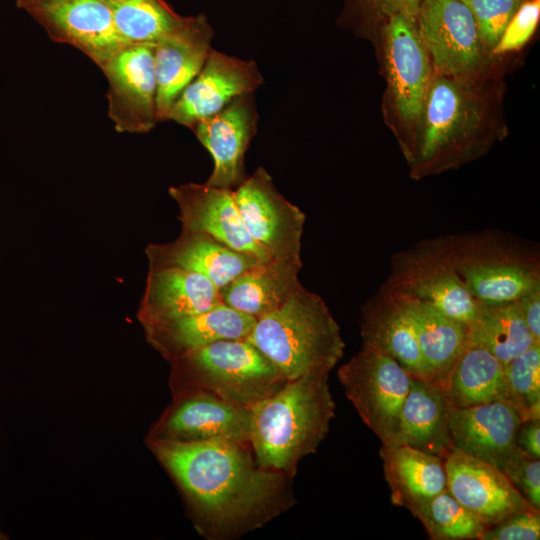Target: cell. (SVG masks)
I'll return each instance as SVG.
<instances>
[{
    "label": "cell",
    "mask_w": 540,
    "mask_h": 540,
    "mask_svg": "<svg viewBox=\"0 0 540 540\" xmlns=\"http://www.w3.org/2000/svg\"><path fill=\"white\" fill-rule=\"evenodd\" d=\"M416 25L443 75L464 76L480 66L486 47L464 0H421Z\"/></svg>",
    "instance_id": "8fae6325"
},
{
    "label": "cell",
    "mask_w": 540,
    "mask_h": 540,
    "mask_svg": "<svg viewBox=\"0 0 540 540\" xmlns=\"http://www.w3.org/2000/svg\"><path fill=\"white\" fill-rule=\"evenodd\" d=\"M446 393L452 406L459 408L504 401V366L488 350L468 341Z\"/></svg>",
    "instance_id": "f546056e"
},
{
    "label": "cell",
    "mask_w": 540,
    "mask_h": 540,
    "mask_svg": "<svg viewBox=\"0 0 540 540\" xmlns=\"http://www.w3.org/2000/svg\"><path fill=\"white\" fill-rule=\"evenodd\" d=\"M503 472L528 503L540 511V460L519 449Z\"/></svg>",
    "instance_id": "8d00e7d4"
},
{
    "label": "cell",
    "mask_w": 540,
    "mask_h": 540,
    "mask_svg": "<svg viewBox=\"0 0 540 540\" xmlns=\"http://www.w3.org/2000/svg\"><path fill=\"white\" fill-rule=\"evenodd\" d=\"M525 324L535 343H540V288L517 300Z\"/></svg>",
    "instance_id": "f35d334b"
},
{
    "label": "cell",
    "mask_w": 540,
    "mask_h": 540,
    "mask_svg": "<svg viewBox=\"0 0 540 540\" xmlns=\"http://www.w3.org/2000/svg\"><path fill=\"white\" fill-rule=\"evenodd\" d=\"M475 19L481 40L492 49L525 0H464Z\"/></svg>",
    "instance_id": "836d02e7"
},
{
    "label": "cell",
    "mask_w": 540,
    "mask_h": 540,
    "mask_svg": "<svg viewBox=\"0 0 540 540\" xmlns=\"http://www.w3.org/2000/svg\"><path fill=\"white\" fill-rule=\"evenodd\" d=\"M445 469L449 492L486 527L509 515L535 510L504 472L459 449L446 457Z\"/></svg>",
    "instance_id": "9a60e30c"
},
{
    "label": "cell",
    "mask_w": 540,
    "mask_h": 540,
    "mask_svg": "<svg viewBox=\"0 0 540 540\" xmlns=\"http://www.w3.org/2000/svg\"><path fill=\"white\" fill-rule=\"evenodd\" d=\"M233 193L250 236L270 258L302 268L306 216L276 189L265 168L258 167L233 189Z\"/></svg>",
    "instance_id": "9c48e42d"
},
{
    "label": "cell",
    "mask_w": 540,
    "mask_h": 540,
    "mask_svg": "<svg viewBox=\"0 0 540 540\" xmlns=\"http://www.w3.org/2000/svg\"><path fill=\"white\" fill-rule=\"evenodd\" d=\"M468 331L469 342L488 350L504 367L535 343L517 301L481 303Z\"/></svg>",
    "instance_id": "4dcf8cb0"
},
{
    "label": "cell",
    "mask_w": 540,
    "mask_h": 540,
    "mask_svg": "<svg viewBox=\"0 0 540 540\" xmlns=\"http://www.w3.org/2000/svg\"><path fill=\"white\" fill-rule=\"evenodd\" d=\"M222 303L206 277L179 267H148L138 317L144 327L168 323Z\"/></svg>",
    "instance_id": "ffe728a7"
},
{
    "label": "cell",
    "mask_w": 540,
    "mask_h": 540,
    "mask_svg": "<svg viewBox=\"0 0 540 540\" xmlns=\"http://www.w3.org/2000/svg\"><path fill=\"white\" fill-rule=\"evenodd\" d=\"M153 448L212 538L260 527L290 505L288 476L259 466L250 445L159 439Z\"/></svg>",
    "instance_id": "6da1fadb"
},
{
    "label": "cell",
    "mask_w": 540,
    "mask_h": 540,
    "mask_svg": "<svg viewBox=\"0 0 540 540\" xmlns=\"http://www.w3.org/2000/svg\"><path fill=\"white\" fill-rule=\"evenodd\" d=\"M384 285L434 307L468 328L481 307L456 271L444 236L421 240L395 253Z\"/></svg>",
    "instance_id": "52a82bcc"
},
{
    "label": "cell",
    "mask_w": 540,
    "mask_h": 540,
    "mask_svg": "<svg viewBox=\"0 0 540 540\" xmlns=\"http://www.w3.org/2000/svg\"><path fill=\"white\" fill-rule=\"evenodd\" d=\"M420 2L421 0H345L344 15L365 25L382 26L396 15L416 20Z\"/></svg>",
    "instance_id": "e575fe53"
},
{
    "label": "cell",
    "mask_w": 540,
    "mask_h": 540,
    "mask_svg": "<svg viewBox=\"0 0 540 540\" xmlns=\"http://www.w3.org/2000/svg\"><path fill=\"white\" fill-rule=\"evenodd\" d=\"M540 16V0H525L507 24L494 54H504L523 47L536 30Z\"/></svg>",
    "instance_id": "d590c367"
},
{
    "label": "cell",
    "mask_w": 540,
    "mask_h": 540,
    "mask_svg": "<svg viewBox=\"0 0 540 540\" xmlns=\"http://www.w3.org/2000/svg\"><path fill=\"white\" fill-rule=\"evenodd\" d=\"M362 346L395 359L411 376L427 380L413 327L393 293L385 286L370 296L360 310Z\"/></svg>",
    "instance_id": "603a6c76"
},
{
    "label": "cell",
    "mask_w": 540,
    "mask_h": 540,
    "mask_svg": "<svg viewBox=\"0 0 540 540\" xmlns=\"http://www.w3.org/2000/svg\"><path fill=\"white\" fill-rule=\"evenodd\" d=\"M516 444L528 456L540 459V418L521 421Z\"/></svg>",
    "instance_id": "ab89813d"
},
{
    "label": "cell",
    "mask_w": 540,
    "mask_h": 540,
    "mask_svg": "<svg viewBox=\"0 0 540 540\" xmlns=\"http://www.w3.org/2000/svg\"><path fill=\"white\" fill-rule=\"evenodd\" d=\"M214 37L208 21L198 29L154 43L158 120H167L173 103L205 64Z\"/></svg>",
    "instance_id": "4316f807"
},
{
    "label": "cell",
    "mask_w": 540,
    "mask_h": 540,
    "mask_svg": "<svg viewBox=\"0 0 540 540\" xmlns=\"http://www.w3.org/2000/svg\"><path fill=\"white\" fill-rule=\"evenodd\" d=\"M540 511L529 510L509 515L487 527L480 540H538Z\"/></svg>",
    "instance_id": "74e56055"
},
{
    "label": "cell",
    "mask_w": 540,
    "mask_h": 540,
    "mask_svg": "<svg viewBox=\"0 0 540 540\" xmlns=\"http://www.w3.org/2000/svg\"><path fill=\"white\" fill-rule=\"evenodd\" d=\"M504 402L521 421L540 418V343H534L504 367Z\"/></svg>",
    "instance_id": "d6a6232c"
},
{
    "label": "cell",
    "mask_w": 540,
    "mask_h": 540,
    "mask_svg": "<svg viewBox=\"0 0 540 540\" xmlns=\"http://www.w3.org/2000/svg\"><path fill=\"white\" fill-rule=\"evenodd\" d=\"M382 26L394 105L402 119L413 122L421 117L432 82L429 54L415 19L396 15Z\"/></svg>",
    "instance_id": "e0dca14e"
},
{
    "label": "cell",
    "mask_w": 540,
    "mask_h": 540,
    "mask_svg": "<svg viewBox=\"0 0 540 540\" xmlns=\"http://www.w3.org/2000/svg\"><path fill=\"white\" fill-rule=\"evenodd\" d=\"M168 192L178 206L181 230L207 234L259 262L271 260L267 251L250 236L233 189L191 182L172 186Z\"/></svg>",
    "instance_id": "5bb4252c"
},
{
    "label": "cell",
    "mask_w": 540,
    "mask_h": 540,
    "mask_svg": "<svg viewBox=\"0 0 540 540\" xmlns=\"http://www.w3.org/2000/svg\"><path fill=\"white\" fill-rule=\"evenodd\" d=\"M256 319L223 302L168 323L146 327L149 341L165 356L177 357L225 339H246Z\"/></svg>",
    "instance_id": "d4e9b609"
},
{
    "label": "cell",
    "mask_w": 540,
    "mask_h": 540,
    "mask_svg": "<svg viewBox=\"0 0 540 540\" xmlns=\"http://www.w3.org/2000/svg\"><path fill=\"white\" fill-rule=\"evenodd\" d=\"M118 33L127 44L157 43L190 33L208 19L178 14L166 0H107Z\"/></svg>",
    "instance_id": "f1b7e54d"
},
{
    "label": "cell",
    "mask_w": 540,
    "mask_h": 540,
    "mask_svg": "<svg viewBox=\"0 0 540 540\" xmlns=\"http://www.w3.org/2000/svg\"><path fill=\"white\" fill-rule=\"evenodd\" d=\"M301 269L272 259L259 263L221 288V300L257 320L281 306L302 285L298 279Z\"/></svg>",
    "instance_id": "83f0119b"
},
{
    "label": "cell",
    "mask_w": 540,
    "mask_h": 540,
    "mask_svg": "<svg viewBox=\"0 0 540 540\" xmlns=\"http://www.w3.org/2000/svg\"><path fill=\"white\" fill-rule=\"evenodd\" d=\"M338 378L347 398L382 446L395 445L412 376L391 356L362 346L340 366Z\"/></svg>",
    "instance_id": "ba28073f"
},
{
    "label": "cell",
    "mask_w": 540,
    "mask_h": 540,
    "mask_svg": "<svg viewBox=\"0 0 540 540\" xmlns=\"http://www.w3.org/2000/svg\"><path fill=\"white\" fill-rule=\"evenodd\" d=\"M433 540L481 539L486 525L464 507L448 489L412 513Z\"/></svg>",
    "instance_id": "1f68e13d"
},
{
    "label": "cell",
    "mask_w": 540,
    "mask_h": 540,
    "mask_svg": "<svg viewBox=\"0 0 540 540\" xmlns=\"http://www.w3.org/2000/svg\"><path fill=\"white\" fill-rule=\"evenodd\" d=\"M145 255L148 267H179L206 277L219 289L262 263L207 234L187 230L173 241L148 244Z\"/></svg>",
    "instance_id": "44dd1931"
},
{
    "label": "cell",
    "mask_w": 540,
    "mask_h": 540,
    "mask_svg": "<svg viewBox=\"0 0 540 540\" xmlns=\"http://www.w3.org/2000/svg\"><path fill=\"white\" fill-rule=\"evenodd\" d=\"M246 339L287 380L330 372L345 350L340 326L327 304L303 285L277 309L258 318Z\"/></svg>",
    "instance_id": "3957f363"
},
{
    "label": "cell",
    "mask_w": 540,
    "mask_h": 540,
    "mask_svg": "<svg viewBox=\"0 0 540 540\" xmlns=\"http://www.w3.org/2000/svg\"><path fill=\"white\" fill-rule=\"evenodd\" d=\"M16 1V4L19 8L25 10L26 12H28L29 10L37 7V6H40L42 4H45V3H48V2H51V1H55V0H15Z\"/></svg>",
    "instance_id": "60d3db41"
},
{
    "label": "cell",
    "mask_w": 540,
    "mask_h": 540,
    "mask_svg": "<svg viewBox=\"0 0 540 540\" xmlns=\"http://www.w3.org/2000/svg\"><path fill=\"white\" fill-rule=\"evenodd\" d=\"M108 81V116L118 132L147 133L159 122L154 44H128L100 66Z\"/></svg>",
    "instance_id": "30bf717a"
},
{
    "label": "cell",
    "mask_w": 540,
    "mask_h": 540,
    "mask_svg": "<svg viewBox=\"0 0 540 540\" xmlns=\"http://www.w3.org/2000/svg\"><path fill=\"white\" fill-rule=\"evenodd\" d=\"M258 119L254 94H247L193 127L192 131L213 159V170L206 184L235 189L245 180V154L257 132Z\"/></svg>",
    "instance_id": "2e32d148"
},
{
    "label": "cell",
    "mask_w": 540,
    "mask_h": 540,
    "mask_svg": "<svg viewBox=\"0 0 540 540\" xmlns=\"http://www.w3.org/2000/svg\"><path fill=\"white\" fill-rule=\"evenodd\" d=\"M198 390L250 409L287 379L247 339L219 340L176 358Z\"/></svg>",
    "instance_id": "8992f818"
},
{
    "label": "cell",
    "mask_w": 540,
    "mask_h": 540,
    "mask_svg": "<svg viewBox=\"0 0 540 540\" xmlns=\"http://www.w3.org/2000/svg\"><path fill=\"white\" fill-rule=\"evenodd\" d=\"M444 237L456 271L479 303L513 302L540 288L534 244L491 229Z\"/></svg>",
    "instance_id": "277c9868"
},
{
    "label": "cell",
    "mask_w": 540,
    "mask_h": 540,
    "mask_svg": "<svg viewBox=\"0 0 540 540\" xmlns=\"http://www.w3.org/2000/svg\"><path fill=\"white\" fill-rule=\"evenodd\" d=\"M194 392L166 417L162 425L163 440L249 445L250 409L208 391Z\"/></svg>",
    "instance_id": "d6986e66"
},
{
    "label": "cell",
    "mask_w": 540,
    "mask_h": 540,
    "mask_svg": "<svg viewBox=\"0 0 540 540\" xmlns=\"http://www.w3.org/2000/svg\"><path fill=\"white\" fill-rule=\"evenodd\" d=\"M264 79L253 60H243L212 49L197 76L187 85L167 115L190 128L215 115L235 98L254 94Z\"/></svg>",
    "instance_id": "7c38bea8"
},
{
    "label": "cell",
    "mask_w": 540,
    "mask_h": 540,
    "mask_svg": "<svg viewBox=\"0 0 540 540\" xmlns=\"http://www.w3.org/2000/svg\"><path fill=\"white\" fill-rule=\"evenodd\" d=\"M421 116V136L409 152L415 176L450 167L473 151L483 113L466 87L450 78H436L430 84Z\"/></svg>",
    "instance_id": "5b68a950"
},
{
    "label": "cell",
    "mask_w": 540,
    "mask_h": 540,
    "mask_svg": "<svg viewBox=\"0 0 540 540\" xmlns=\"http://www.w3.org/2000/svg\"><path fill=\"white\" fill-rule=\"evenodd\" d=\"M391 292L413 327L427 380L446 391L450 375L468 345V327L418 299Z\"/></svg>",
    "instance_id": "7402d4cb"
},
{
    "label": "cell",
    "mask_w": 540,
    "mask_h": 540,
    "mask_svg": "<svg viewBox=\"0 0 540 540\" xmlns=\"http://www.w3.org/2000/svg\"><path fill=\"white\" fill-rule=\"evenodd\" d=\"M329 373L287 380L250 408L249 445L259 466L293 477L299 462L317 450L335 416Z\"/></svg>",
    "instance_id": "7a4b0ae2"
},
{
    "label": "cell",
    "mask_w": 540,
    "mask_h": 540,
    "mask_svg": "<svg viewBox=\"0 0 540 540\" xmlns=\"http://www.w3.org/2000/svg\"><path fill=\"white\" fill-rule=\"evenodd\" d=\"M520 423L517 411L501 400L465 408L451 406L449 412L454 447L502 472L519 452L516 436Z\"/></svg>",
    "instance_id": "ac0fdd59"
},
{
    "label": "cell",
    "mask_w": 540,
    "mask_h": 540,
    "mask_svg": "<svg viewBox=\"0 0 540 540\" xmlns=\"http://www.w3.org/2000/svg\"><path fill=\"white\" fill-rule=\"evenodd\" d=\"M28 13L53 41L77 48L99 67L128 45L107 0H55Z\"/></svg>",
    "instance_id": "4fadbf2b"
},
{
    "label": "cell",
    "mask_w": 540,
    "mask_h": 540,
    "mask_svg": "<svg viewBox=\"0 0 540 540\" xmlns=\"http://www.w3.org/2000/svg\"><path fill=\"white\" fill-rule=\"evenodd\" d=\"M391 502L413 513L447 489L445 459L406 444L381 446Z\"/></svg>",
    "instance_id": "484cf974"
},
{
    "label": "cell",
    "mask_w": 540,
    "mask_h": 540,
    "mask_svg": "<svg viewBox=\"0 0 540 540\" xmlns=\"http://www.w3.org/2000/svg\"><path fill=\"white\" fill-rule=\"evenodd\" d=\"M451 406L445 390L412 376L395 445L406 444L446 459L455 448L449 428Z\"/></svg>",
    "instance_id": "cb8c5ba5"
}]
</instances>
